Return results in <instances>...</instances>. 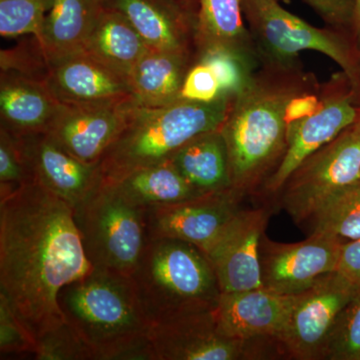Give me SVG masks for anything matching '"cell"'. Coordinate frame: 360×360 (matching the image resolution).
Masks as SVG:
<instances>
[{"label":"cell","instance_id":"6da1fadb","mask_svg":"<svg viewBox=\"0 0 360 360\" xmlns=\"http://www.w3.org/2000/svg\"><path fill=\"white\" fill-rule=\"evenodd\" d=\"M91 269L65 200L34 181L0 198V293L37 343L66 322L61 290Z\"/></svg>","mask_w":360,"mask_h":360},{"label":"cell","instance_id":"7a4b0ae2","mask_svg":"<svg viewBox=\"0 0 360 360\" xmlns=\"http://www.w3.org/2000/svg\"><path fill=\"white\" fill-rule=\"evenodd\" d=\"M319 89L314 75L303 72L302 66H262L232 97L219 129L229 151L232 189L245 194L274 174L288 146V103Z\"/></svg>","mask_w":360,"mask_h":360},{"label":"cell","instance_id":"3957f363","mask_svg":"<svg viewBox=\"0 0 360 360\" xmlns=\"http://www.w3.org/2000/svg\"><path fill=\"white\" fill-rule=\"evenodd\" d=\"M58 303L94 360H155L151 326L130 276L92 267L61 290Z\"/></svg>","mask_w":360,"mask_h":360},{"label":"cell","instance_id":"277c9868","mask_svg":"<svg viewBox=\"0 0 360 360\" xmlns=\"http://www.w3.org/2000/svg\"><path fill=\"white\" fill-rule=\"evenodd\" d=\"M130 278L150 326L212 311L221 296L205 253L179 239L148 238Z\"/></svg>","mask_w":360,"mask_h":360},{"label":"cell","instance_id":"5b68a950","mask_svg":"<svg viewBox=\"0 0 360 360\" xmlns=\"http://www.w3.org/2000/svg\"><path fill=\"white\" fill-rule=\"evenodd\" d=\"M232 96L222 94L212 103L179 101L160 108L137 105L134 115L99 161L104 181L169 160L187 141L219 129Z\"/></svg>","mask_w":360,"mask_h":360},{"label":"cell","instance_id":"8992f818","mask_svg":"<svg viewBox=\"0 0 360 360\" xmlns=\"http://www.w3.org/2000/svg\"><path fill=\"white\" fill-rule=\"evenodd\" d=\"M240 4L260 65L297 68L302 66L300 52H321L342 68L355 94L359 91L360 58L345 32L310 25L283 8L278 0H240Z\"/></svg>","mask_w":360,"mask_h":360},{"label":"cell","instance_id":"52a82bcc","mask_svg":"<svg viewBox=\"0 0 360 360\" xmlns=\"http://www.w3.org/2000/svg\"><path fill=\"white\" fill-rule=\"evenodd\" d=\"M73 213L92 267L131 276L148 240L146 208L131 205L103 180Z\"/></svg>","mask_w":360,"mask_h":360},{"label":"cell","instance_id":"ba28073f","mask_svg":"<svg viewBox=\"0 0 360 360\" xmlns=\"http://www.w3.org/2000/svg\"><path fill=\"white\" fill-rule=\"evenodd\" d=\"M360 180V122L315 151L281 189L283 205L295 221L310 219L328 196Z\"/></svg>","mask_w":360,"mask_h":360},{"label":"cell","instance_id":"9c48e42d","mask_svg":"<svg viewBox=\"0 0 360 360\" xmlns=\"http://www.w3.org/2000/svg\"><path fill=\"white\" fill-rule=\"evenodd\" d=\"M321 103L311 115L288 124V146L278 167L265 182V188L277 193L309 156L335 139L360 116L354 104L356 94L343 73L319 89Z\"/></svg>","mask_w":360,"mask_h":360},{"label":"cell","instance_id":"30bf717a","mask_svg":"<svg viewBox=\"0 0 360 360\" xmlns=\"http://www.w3.org/2000/svg\"><path fill=\"white\" fill-rule=\"evenodd\" d=\"M359 292L335 272L322 276L298 295L279 345L295 359H324L338 317Z\"/></svg>","mask_w":360,"mask_h":360},{"label":"cell","instance_id":"8fae6325","mask_svg":"<svg viewBox=\"0 0 360 360\" xmlns=\"http://www.w3.org/2000/svg\"><path fill=\"white\" fill-rule=\"evenodd\" d=\"M155 360H238L265 355L257 341L225 335L215 311L179 317L151 326L149 331Z\"/></svg>","mask_w":360,"mask_h":360},{"label":"cell","instance_id":"7c38bea8","mask_svg":"<svg viewBox=\"0 0 360 360\" xmlns=\"http://www.w3.org/2000/svg\"><path fill=\"white\" fill-rule=\"evenodd\" d=\"M243 194L229 189L174 205L146 208L148 238H172L206 253L239 212Z\"/></svg>","mask_w":360,"mask_h":360},{"label":"cell","instance_id":"4fadbf2b","mask_svg":"<svg viewBox=\"0 0 360 360\" xmlns=\"http://www.w3.org/2000/svg\"><path fill=\"white\" fill-rule=\"evenodd\" d=\"M342 240L322 234L300 243L262 241L260 265L264 288L281 295H300L338 267Z\"/></svg>","mask_w":360,"mask_h":360},{"label":"cell","instance_id":"5bb4252c","mask_svg":"<svg viewBox=\"0 0 360 360\" xmlns=\"http://www.w3.org/2000/svg\"><path fill=\"white\" fill-rule=\"evenodd\" d=\"M139 105L134 98L94 105L61 104L46 134L85 163H99Z\"/></svg>","mask_w":360,"mask_h":360},{"label":"cell","instance_id":"9a60e30c","mask_svg":"<svg viewBox=\"0 0 360 360\" xmlns=\"http://www.w3.org/2000/svg\"><path fill=\"white\" fill-rule=\"evenodd\" d=\"M267 217L269 213L264 210H239L217 243L205 253L221 293L264 288L260 248Z\"/></svg>","mask_w":360,"mask_h":360},{"label":"cell","instance_id":"2e32d148","mask_svg":"<svg viewBox=\"0 0 360 360\" xmlns=\"http://www.w3.org/2000/svg\"><path fill=\"white\" fill-rule=\"evenodd\" d=\"M18 137L30 181L40 184L71 207L79 205L103 181L99 163L77 160L46 134Z\"/></svg>","mask_w":360,"mask_h":360},{"label":"cell","instance_id":"e0dca14e","mask_svg":"<svg viewBox=\"0 0 360 360\" xmlns=\"http://www.w3.org/2000/svg\"><path fill=\"white\" fill-rule=\"evenodd\" d=\"M49 63L45 84L61 104L94 105L134 98L129 78L84 51Z\"/></svg>","mask_w":360,"mask_h":360},{"label":"cell","instance_id":"ac0fdd59","mask_svg":"<svg viewBox=\"0 0 360 360\" xmlns=\"http://www.w3.org/2000/svg\"><path fill=\"white\" fill-rule=\"evenodd\" d=\"M297 298L298 295H281L265 288L221 293L215 316L220 328L231 338L278 341Z\"/></svg>","mask_w":360,"mask_h":360},{"label":"cell","instance_id":"d6986e66","mask_svg":"<svg viewBox=\"0 0 360 360\" xmlns=\"http://www.w3.org/2000/svg\"><path fill=\"white\" fill-rule=\"evenodd\" d=\"M108 6L129 20L149 49L193 51L198 11L174 0H108Z\"/></svg>","mask_w":360,"mask_h":360},{"label":"cell","instance_id":"ffe728a7","mask_svg":"<svg viewBox=\"0 0 360 360\" xmlns=\"http://www.w3.org/2000/svg\"><path fill=\"white\" fill-rule=\"evenodd\" d=\"M60 105L44 82L14 71L1 70V129L16 136L44 134Z\"/></svg>","mask_w":360,"mask_h":360},{"label":"cell","instance_id":"44dd1931","mask_svg":"<svg viewBox=\"0 0 360 360\" xmlns=\"http://www.w3.org/2000/svg\"><path fill=\"white\" fill-rule=\"evenodd\" d=\"M240 0H198L194 49L196 58L205 52L224 51L257 68V49L243 22Z\"/></svg>","mask_w":360,"mask_h":360},{"label":"cell","instance_id":"7402d4cb","mask_svg":"<svg viewBox=\"0 0 360 360\" xmlns=\"http://www.w3.org/2000/svg\"><path fill=\"white\" fill-rule=\"evenodd\" d=\"M195 63L193 51L149 49L129 77L134 101L146 108H160L180 101L184 78Z\"/></svg>","mask_w":360,"mask_h":360},{"label":"cell","instance_id":"603a6c76","mask_svg":"<svg viewBox=\"0 0 360 360\" xmlns=\"http://www.w3.org/2000/svg\"><path fill=\"white\" fill-rule=\"evenodd\" d=\"M108 0H53L39 40L49 61L82 51Z\"/></svg>","mask_w":360,"mask_h":360},{"label":"cell","instance_id":"cb8c5ba5","mask_svg":"<svg viewBox=\"0 0 360 360\" xmlns=\"http://www.w3.org/2000/svg\"><path fill=\"white\" fill-rule=\"evenodd\" d=\"M169 160L201 193H221L232 188L229 151L219 129L193 137L175 151Z\"/></svg>","mask_w":360,"mask_h":360},{"label":"cell","instance_id":"d4e9b609","mask_svg":"<svg viewBox=\"0 0 360 360\" xmlns=\"http://www.w3.org/2000/svg\"><path fill=\"white\" fill-rule=\"evenodd\" d=\"M149 49L129 20L108 6L87 37L82 51L129 78Z\"/></svg>","mask_w":360,"mask_h":360},{"label":"cell","instance_id":"484cf974","mask_svg":"<svg viewBox=\"0 0 360 360\" xmlns=\"http://www.w3.org/2000/svg\"><path fill=\"white\" fill-rule=\"evenodd\" d=\"M125 200L139 207L174 205L205 194L196 191L169 160L105 181Z\"/></svg>","mask_w":360,"mask_h":360},{"label":"cell","instance_id":"4316f807","mask_svg":"<svg viewBox=\"0 0 360 360\" xmlns=\"http://www.w3.org/2000/svg\"><path fill=\"white\" fill-rule=\"evenodd\" d=\"M309 219L311 233L340 240L360 238V180L328 196Z\"/></svg>","mask_w":360,"mask_h":360},{"label":"cell","instance_id":"83f0119b","mask_svg":"<svg viewBox=\"0 0 360 360\" xmlns=\"http://www.w3.org/2000/svg\"><path fill=\"white\" fill-rule=\"evenodd\" d=\"M53 0H0L2 37L30 34L39 39Z\"/></svg>","mask_w":360,"mask_h":360},{"label":"cell","instance_id":"f1b7e54d","mask_svg":"<svg viewBox=\"0 0 360 360\" xmlns=\"http://www.w3.org/2000/svg\"><path fill=\"white\" fill-rule=\"evenodd\" d=\"M324 359L360 360V291L338 317Z\"/></svg>","mask_w":360,"mask_h":360},{"label":"cell","instance_id":"f546056e","mask_svg":"<svg viewBox=\"0 0 360 360\" xmlns=\"http://www.w3.org/2000/svg\"><path fill=\"white\" fill-rule=\"evenodd\" d=\"M196 61L210 66L219 82L222 94L236 96L251 79L257 68L231 52L213 51L196 58Z\"/></svg>","mask_w":360,"mask_h":360},{"label":"cell","instance_id":"4dcf8cb0","mask_svg":"<svg viewBox=\"0 0 360 360\" xmlns=\"http://www.w3.org/2000/svg\"><path fill=\"white\" fill-rule=\"evenodd\" d=\"M30 181L18 137L0 129V198H7Z\"/></svg>","mask_w":360,"mask_h":360},{"label":"cell","instance_id":"1f68e13d","mask_svg":"<svg viewBox=\"0 0 360 360\" xmlns=\"http://www.w3.org/2000/svg\"><path fill=\"white\" fill-rule=\"evenodd\" d=\"M37 340L21 321L8 300L0 293V352L7 354H33Z\"/></svg>","mask_w":360,"mask_h":360},{"label":"cell","instance_id":"d6a6232c","mask_svg":"<svg viewBox=\"0 0 360 360\" xmlns=\"http://www.w3.org/2000/svg\"><path fill=\"white\" fill-rule=\"evenodd\" d=\"M34 357L41 360H94L89 348L66 322L37 341Z\"/></svg>","mask_w":360,"mask_h":360},{"label":"cell","instance_id":"836d02e7","mask_svg":"<svg viewBox=\"0 0 360 360\" xmlns=\"http://www.w3.org/2000/svg\"><path fill=\"white\" fill-rule=\"evenodd\" d=\"M1 70H11L44 82L49 75V59L37 37L13 49L1 51Z\"/></svg>","mask_w":360,"mask_h":360},{"label":"cell","instance_id":"e575fe53","mask_svg":"<svg viewBox=\"0 0 360 360\" xmlns=\"http://www.w3.org/2000/svg\"><path fill=\"white\" fill-rule=\"evenodd\" d=\"M219 82L210 66L196 61L187 72L180 92V101L212 103L221 96Z\"/></svg>","mask_w":360,"mask_h":360},{"label":"cell","instance_id":"d590c367","mask_svg":"<svg viewBox=\"0 0 360 360\" xmlns=\"http://www.w3.org/2000/svg\"><path fill=\"white\" fill-rule=\"evenodd\" d=\"M321 16L322 20L336 30L354 27L355 0H302Z\"/></svg>","mask_w":360,"mask_h":360},{"label":"cell","instance_id":"8d00e7d4","mask_svg":"<svg viewBox=\"0 0 360 360\" xmlns=\"http://www.w3.org/2000/svg\"><path fill=\"white\" fill-rule=\"evenodd\" d=\"M335 274L360 291V238L342 245Z\"/></svg>","mask_w":360,"mask_h":360},{"label":"cell","instance_id":"74e56055","mask_svg":"<svg viewBox=\"0 0 360 360\" xmlns=\"http://www.w3.org/2000/svg\"><path fill=\"white\" fill-rule=\"evenodd\" d=\"M321 96L319 91L307 92L291 99L286 108V122L288 123L302 120L311 115L319 108Z\"/></svg>","mask_w":360,"mask_h":360},{"label":"cell","instance_id":"f35d334b","mask_svg":"<svg viewBox=\"0 0 360 360\" xmlns=\"http://www.w3.org/2000/svg\"><path fill=\"white\" fill-rule=\"evenodd\" d=\"M354 32L356 44L360 46V0H355V20Z\"/></svg>","mask_w":360,"mask_h":360},{"label":"cell","instance_id":"ab89813d","mask_svg":"<svg viewBox=\"0 0 360 360\" xmlns=\"http://www.w3.org/2000/svg\"><path fill=\"white\" fill-rule=\"evenodd\" d=\"M174 1L179 2V4L187 7V8L198 11V0H174Z\"/></svg>","mask_w":360,"mask_h":360},{"label":"cell","instance_id":"60d3db41","mask_svg":"<svg viewBox=\"0 0 360 360\" xmlns=\"http://www.w3.org/2000/svg\"><path fill=\"white\" fill-rule=\"evenodd\" d=\"M359 122H360V116H359Z\"/></svg>","mask_w":360,"mask_h":360}]
</instances>
